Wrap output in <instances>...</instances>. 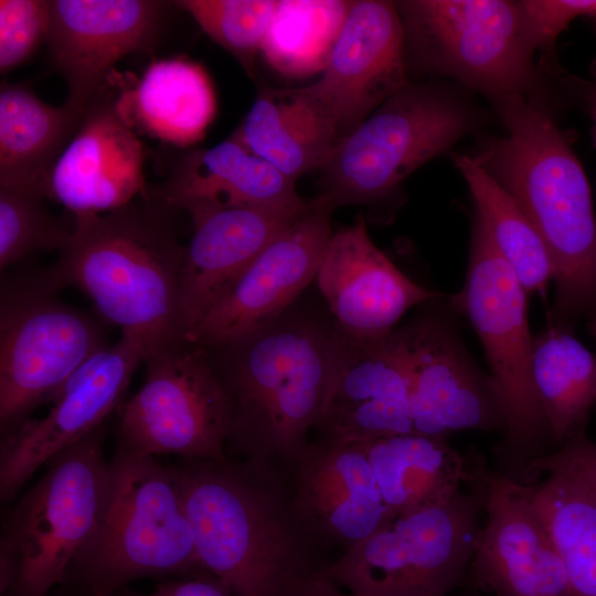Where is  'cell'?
I'll list each match as a JSON object with an SVG mask.
<instances>
[{
	"instance_id": "6da1fadb",
	"label": "cell",
	"mask_w": 596,
	"mask_h": 596,
	"mask_svg": "<svg viewBox=\"0 0 596 596\" xmlns=\"http://www.w3.org/2000/svg\"><path fill=\"white\" fill-rule=\"evenodd\" d=\"M179 472L199 564L234 596H294L323 567L288 473L231 457L183 460Z\"/></svg>"
},
{
	"instance_id": "7a4b0ae2",
	"label": "cell",
	"mask_w": 596,
	"mask_h": 596,
	"mask_svg": "<svg viewBox=\"0 0 596 596\" xmlns=\"http://www.w3.org/2000/svg\"><path fill=\"white\" fill-rule=\"evenodd\" d=\"M292 307L206 348L228 402L226 456L288 475L321 414L341 337L332 319Z\"/></svg>"
},
{
	"instance_id": "3957f363",
	"label": "cell",
	"mask_w": 596,
	"mask_h": 596,
	"mask_svg": "<svg viewBox=\"0 0 596 596\" xmlns=\"http://www.w3.org/2000/svg\"><path fill=\"white\" fill-rule=\"evenodd\" d=\"M150 198L117 210L74 217V227L46 272L57 288L85 294L99 316L142 344L145 360L184 341L179 286L185 245Z\"/></svg>"
},
{
	"instance_id": "277c9868",
	"label": "cell",
	"mask_w": 596,
	"mask_h": 596,
	"mask_svg": "<svg viewBox=\"0 0 596 596\" xmlns=\"http://www.w3.org/2000/svg\"><path fill=\"white\" fill-rule=\"evenodd\" d=\"M507 135L477 158L542 238L556 287L555 310L596 305V221L588 180L545 110L515 96L498 103Z\"/></svg>"
},
{
	"instance_id": "5b68a950",
	"label": "cell",
	"mask_w": 596,
	"mask_h": 596,
	"mask_svg": "<svg viewBox=\"0 0 596 596\" xmlns=\"http://www.w3.org/2000/svg\"><path fill=\"white\" fill-rule=\"evenodd\" d=\"M528 296L476 220L465 283L451 302L480 340L504 414L493 470L522 485L531 483L532 464L554 450L532 376Z\"/></svg>"
},
{
	"instance_id": "8992f818",
	"label": "cell",
	"mask_w": 596,
	"mask_h": 596,
	"mask_svg": "<svg viewBox=\"0 0 596 596\" xmlns=\"http://www.w3.org/2000/svg\"><path fill=\"white\" fill-rule=\"evenodd\" d=\"M74 566L94 593L147 576L203 572L179 467L118 444L97 524Z\"/></svg>"
},
{
	"instance_id": "52a82bcc",
	"label": "cell",
	"mask_w": 596,
	"mask_h": 596,
	"mask_svg": "<svg viewBox=\"0 0 596 596\" xmlns=\"http://www.w3.org/2000/svg\"><path fill=\"white\" fill-rule=\"evenodd\" d=\"M104 426L52 457L14 504L0 538V592L44 596L88 542L105 500L109 461Z\"/></svg>"
},
{
	"instance_id": "ba28073f",
	"label": "cell",
	"mask_w": 596,
	"mask_h": 596,
	"mask_svg": "<svg viewBox=\"0 0 596 596\" xmlns=\"http://www.w3.org/2000/svg\"><path fill=\"white\" fill-rule=\"evenodd\" d=\"M485 473L440 507L395 517L322 573L354 596H448L468 575L485 513Z\"/></svg>"
},
{
	"instance_id": "9c48e42d",
	"label": "cell",
	"mask_w": 596,
	"mask_h": 596,
	"mask_svg": "<svg viewBox=\"0 0 596 596\" xmlns=\"http://www.w3.org/2000/svg\"><path fill=\"white\" fill-rule=\"evenodd\" d=\"M470 126L469 113L448 93L407 83L334 143L318 169L317 196L336 209L384 200Z\"/></svg>"
},
{
	"instance_id": "30bf717a",
	"label": "cell",
	"mask_w": 596,
	"mask_h": 596,
	"mask_svg": "<svg viewBox=\"0 0 596 596\" xmlns=\"http://www.w3.org/2000/svg\"><path fill=\"white\" fill-rule=\"evenodd\" d=\"M45 270L6 280L0 301V427L12 430L108 345L100 324L66 305Z\"/></svg>"
},
{
	"instance_id": "8fae6325",
	"label": "cell",
	"mask_w": 596,
	"mask_h": 596,
	"mask_svg": "<svg viewBox=\"0 0 596 596\" xmlns=\"http://www.w3.org/2000/svg\"><path fill=\"white\" fill-rule=\"evenodd\" d=\"M406 66L458 78L501 103L523 96L532 53L518 2L409 0L396 2Z\"/></svg>"
},
{
	"instance_id": "7c38bea8",
	"label": "cell",
	"mask_w": 596,
	"mask_h": 596,
	"mask_svg": "<svg viewBox=\"0 0 596 596\" xmlns=\"http://www.w3.org/2000/svg\"><path fill=\"white\" fill-rule=\"evenodd\" d=\"M143 362L142 386L118 408V444L147 456L225 459L228 402L207 349L184 340Z\"/></svg>"
},
{
	"instance_id": "4fadbf2b",
	"label": "cell",
	"mask_w": 596,
	"mask_h": 596,
	"mask_svg": "<svg viewBox=\"0 0 596 596\" xmlns=\"http://www.w3.org/2000/svg\"><path fill=\"white\" fill-rule=\"evenodd\" d=\"M146 351L140 342L119 340L89 356L53 394L41 418H28L2 435L0 498L14 499L22 487L62 449L102 427L121 405L131 377Z\"/></svg>"
},
{
	"instance_id": "5bb4252c",
	"label": "cell",
	"mask_w": 596,
	"mask_h": 596,
	"mask_svg": "<svg viewBox=\"0 0 596 596\" xmlns=\"http://www.w3.org/2000/svg\"><path fill=\"white\" fill-rule=\"evenodd\" d=\"M407 83L396 2L355 0L320 76L300 91L331 123L338 141Z\"/></svg>"
},
{
	"instance_id": "9a60e30c",
	"label": "cell",
	"mask_w": 596,
	"mask_h": 596,
	"mask_svg": "<svg viewBox=\"0 0 596 596\" xmlns=\"http://www.w3.org/2000/svg\"><path fill=\"white\" fill-rule=\"evenodd\" d=\"M334 206L316 196L255 258L187 341L212 348L259 329L286 312L316 278L332 235Z\"/></svg>"
},
{
	"instance_id": "2e32d148",
	"label": "cell",
	"mask_w": 596,
	"mask_h": 596,
	"mask_svg": "<svg viewBox=\"0 0 596 596\" xmlns=\"http://www.w3.org/2000/svg\"><path fill=\"white\" fill-rule=\"evenodd\" d=\"M485 514L468 571L472 586L493 596H570L564 564L530 485L488 468Z\"/></svg>"
},
{
	"instance_id": "e0dca14e",
	"label": "cell",
	"mask_w": 596,
	"mask_h": 596,
	"mask_svg": "<svg viewBox=\"0 0 596 596\" xmlns=\"http://www.w3.org/2000/svg\"><path fill=\"white\" fill-rule=\"evenodd\" d=\"M319 438L370 444L413 433L411 376L402 328L374 339L341 331Z\"/></svg>"
},
{
	"instance_id": "ac0fdd59",
	"label": "cell",
	"mask_w": 596,
	"mask_h": 596,
	"mask_svg": "<svg viewBox=\"0 0 596 596\" xmlns=\"http://www.w3.org/2000/svg\"><path fill=\"white\" fill-rule=\"evenodd\" d=\"M411 376L413 433L447 439L461 430L505 432L491 384L449 324L425 316L402 327Z\"/></svg>"
},
{
	"instance_id": "d6986e66",
	"label": "cell",
	"mask_w": 596,
	"mask_h": 596,
	"mask_svg": "<svg viewBox=\"0 0 596 596\" xmlns=\"http://www.w3.org/2000/svg\"><path fill=\"white\" fill-rule=\"evenodd\" d=\"M50 63L66 83L65 105L85 114L113 66L151 47L166 2L153 0H49Z\"/></svg>"
},
{
	"instance_id": "ffe728a7",
	"label": "cell",
	"mask_w": 596,
	"mask_h": 596,
	"mask_svg": "<svg viewBox=\"0 0 596 596\" xmlns=\"http://www.w3.org/2000/svg\"><path fill=\"white\" fill-rule=\"evenodd\" d=\"M294 505L313 541L344 551L395 517L386 507L366 444L317 438L289 473Z\"/></svg>"
},
{
	"instance_id": "44dd1931",
	"label": "cell",
	"mask_w": 596,
	"mask_h": 596,
	"mask_svg": "<svg viewBox=\"0 0 596 596\" xmlns=\"http://www.w3.org/2000/svg\"><path fill=\"white\" fill-rule=\"evenodd\" d=\"M315 279L336 326L359 340L389 334L408 309L437 296L376 247L362 213L332 233Z\"/></svg>"
},
{
	"instance_id": "7402d4cb",
	"label": "cell",
	"mask_w": 596,
	"mask_h": 596,
	"mask_svg": "<svg viewBox=\"0 0 596 596\" xmlns=\"http://www.w3.org/2000/svg\"><path fill=\"white\" fill-rule=\"evenodd\" d=\"M310 205L202 206L188 213L193 233L180 273L181 327L187 337L228 292L263 249Z\"/></svg>"
},
{
	"instance_id": "603a6c76",
	"label": "cell",
	"mask_w": 596,
	"mask_h": 596,
	"mask_svg": "<svg viewBox=\"0 0 596 596\" xmlns=\"http://www.w3.org/2000/svg\"><path fill=\"white\" fill-rule=\"evenodd\" d=\"M143 145L119 115L116 103L97 97L56 161L46 199L75 216L107 213L148 198Z\"/></svg>"
},
{
	"instance_id": "cb8c5ba5",
	"label": "cell",
	"mask_w": 596,
	"mask_h": 596,
	"mask_svg": "<svg viewBox=\"0 0 596 596\" xmlns=\"http://www.w3.org/2000/svg\"><path fill=\"white\" fill-rule=\"evenodd\" d=\"M295 183L232 135L211 148L182 153L153 195L187 212L213 205L304 207L309 200L298 195Z\"/></svg>"
},
{
	"instance_id": "d4e9b609",
	"label": "cell",
	"mask_w": 596,
	"mask_h": 596,
	"mask_svg": "<svg viewBox=\"0 0 596 596\" xmlns=\"http://www.w3.org/2000/svg\"><path fill=\"white\" fill-rule=\"evenodd\" d=\"M383 500L394 517L440 507L464 483L479 480L488 467L450 446L447 439L417 433L400 434L366 444Z\"/></svg>"
},
{
	"instance_id": "484cf974",
	"label": "cell",
	"mask_w": 596,
	"mask_h": 596,
	"mask_svg": "<svg viewBox=\"0 0 596 596\" xmlns=\"http://www.w3.org/2000/svg\"><path fill=\"white\" fill-rule=\"evenodd\" d=\"M84 118L67 105L40 99L28 84L0 88V187L41 192Z\"/></svg>"
},
{
	"instance_id": "4316f807",
	"label": "cell",
	"mask_w": 596,
	"mask_h": 596,
	"mask_svg": "<svg viewBox=\"0 0 596 596\" xmlns=\"http://www.w3.org/2000/svg\"><path fill=\"white\" fill-rule=\"evenodd\" d=\"M116 107L129 127L136 125L152 138L188 146L204 136L216 99L201 65L172 57L152 62Z\"/></svg>"
},
{
	"instance_id": "83f0119b",
	"label": "cell",
	"mask_w": 596,
	"mask_h": 596,
	"mask_svg": "<svg viewBox=\"0 0 596 596\" xmlns=\"http://www.w3.org/2000/svg\"><path fill=\"white\" fill-rule=\"evenodd\" d=\"M233 135L294 182L318 171L337 142L333 126L300 87H260Z\"/></svg>"
},
{
	"instance_id": "f1b7e54d",
	"label": "cell",
	"mask_w": 596,
	"mask_h": 596,
	"mask_svg": "<svg viewBox=\"0 0 596 596\" xmlns=\"http://www.w3.org/2000/svg\"><path fill=\"white\" fill-rule=\"evenodd\" d=\"M532 376L554 450L584 430L596 405V355L557 327L533 338Z\"/></svg>"
},
{
	"instance_id": "f546056e",
	"label": "cell",
	"mask_w": 596,
	"mask_h": 596,
	"mask_svg": "<svg viewBox=\"0 0 596 596\" xmlns=\"http://www.w3.org/2000/svg\"><path fill=\"white\" fill-rule=\"evenodd\" d=\"M476 204L481 224L528 295L544 296L554 272L536 230L509 193L469 156L455 160Z\"/></svg>"
},
{
	"instance_id": "4dcf8cb0",
	"label": "cell",
	"mask_w": 596,
	"mask_h": 596,
	"mask_svg": "<svg viewBox=\"0 0 596 596\" xmlns=\"http://www.w3.org/2000/svg\"><path fill=\"white\" fill-rule=\"evenodd\" d=\"M530 490L564 564L570 596H596V494L556 472L530 483Z\"/></svg>"
},
{
	"instance_id": "1f68e13d",
	"label": "cell",
	"mask_w": 596,
	"mask_h": 596,
	"mask_svg": "<svg viewBox=\"0 0 596 596\" xmlns=\"http://www.w3.org/2000/svg\"><path fill=\"white\" fill-rule=\"evenodd\" d=\"M351 1L279 0L260 54L281 75L321 73Z\"/></svg>"
},
{
	"instance_id": "d6a6232c",
	"label": "cell",
	"mask_w": 596,
	"mask_h": 596,
	"mask_svg": "<svg viewBox=\"0 0 596 596\" xmlns=\"http://www.w3.org/2000/svg\"><path fill=\"white\" fill-rule=\"evenodd\" d=\"M230 52L253 77L255 60L277 9L276 0H181L173 2Z\"/></svg>"
},
{
	"instance_id": "836d02e7",
	"label": "cell",
	"mask_w": 596,
	"mask_h": 596,
	"mask_svg": "<svg viewBox=\"0 0 596 596\" xmlns=\"http://www.w3.org/2000/svg\"><path fill=\"white\" fill-rule=\"evenodd\" d=\"M41 192L0 187V269L40 249H58L73 228L64 226L44 205Z\"/></svg>"
},
{
	"instance_id": "e575fe53",
	"label": "cell",
	"mask_w": 596,
	"mask_h": 596,
	"mask_svg": "<svg viewBox=\"0 0 596 596\" xmlns=\"http://www.w3.org/2000/svg\"><path fill=\"white\" fill-rule=\"evenodd\" d=\"M49 31L47 0H1V74H7L28 62L46 43Z\"/></svg>"
},
{
	"instance_id": "d590c367",
	"label": "cell",
	"mask_w": 596,
	"mask_h": 596,
	"mask_svg": "<svg viewBox=\"0 0 596 596\" xmlns=\"http://www.w3.org/2000/svg\"><path fill=\"white\" fill-rule=\"evenodd\" d=\"M518 7L533 51L551 45L575 19L596 15V0H523Z\"/></svg>"
},
{
	"instance_id": "8d00e7d4",
	"label": "cell",
	"mask_w": 596,
	"mask_h": 596,
	"mask_svg": "<svg viewBox=\"0 0 596 596\" xmlns=\"http://www.w3.org/2000/svg\"><path fill=\"white\" fill-rule=\"evenodd\" d=\"M565 473L581 480L596 494V443L585 430L568 438L546 457L534 461L530 468L531 483L542 475Z\"/></svg>"
},
{
	"instance_id": "74e56055",
	"label": "cell",
	"mask_w": 596,
	"mask_h": 596,
	"mask_svg": "<svg viewBox=\"0 0 596 596\" xmlns=\"http://www.w3.org/2000/svg\"><path fill=\"white\" fill-rule=\"evenodd\" d=\"M120 596H234L215 576L200 572L182 579L160 583L148 594L124 592Z\"/></svg>"
},
{
	"instance_id": "f35d334b",
	"label": "cell",
	"mask_w": 596,
	"mask_h": 596,
	"mask_svg": "<svg viewBox=\"0 0 596 596\" xmlns=\"http://www.w3.org/2000/svg\"><path fill=\"white\" fill-rule=\"evenodd\" d=\"M321 570L309 576L294 596H354L328 578Z\"/></svg>"
},
{
	"instance_id": "ab89813d",
	"label": "cell",
	"mask_w": 596,
	"mask_h": 596,
	"mask_svg": "<svg viewBox=\"0 0 596 596\" xmlns=\"http://www.w3.org/2000/svg\"><path fill=\"white\" fill-rule=\"evenodd\" d=\"M448 596H493L487 592H483L475 586L460 587L457 590L453 592Z\"/></svg>"
},
{
	"instance_id": "60d3db41",
	"label": "cell",
	"mask_w": 596,
	"mask_h": 596,
	"mask_svg": "<svg viewBox=\"0 0 596 596\" xmlns=\"http://www.w3.org/2000/svg\"><path fill=\"white\" fill-rule=\"evenodd\" d=\"M593 308H594V311H593V318H592V332L594 337L596 338V305Z\"/></svg>"
},
{
	"instance_id": "b9f144b4",
	"label": "cell",
	"mask_w": 596,
	"mask_h": 596,
	"mask_svg": "<svg viewBox=\"0 0 596 596\" xmlns=\"http://www.w3.org/2000/svg\"><path fill=\"white\" fill-rule=\"evenodd\" d=\"M593 117H594V121H595L594 134H595V142H596V95L594 97V103H593Z\"/></svg>"
},
{
	"instance_id": "7bdbcfd3",
	"label": "cell",
	"mask_w": 596,
	"mask_h": 596,
	"mask_svg": "<svg viewBox=\"0 0 596 596\" xmlns=\"http://www.w3.org/2000/svg\"><path fill=\"white\" fill-rule=\"evenodd\" d=\"M93 596H115L114 593H108V592H96V593H93Z\"/></svg>"
}]
</instances>
